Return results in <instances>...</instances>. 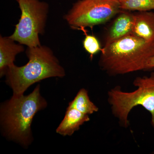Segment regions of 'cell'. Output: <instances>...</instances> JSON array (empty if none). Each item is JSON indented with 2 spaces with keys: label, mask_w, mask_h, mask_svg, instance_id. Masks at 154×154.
I'll list each match as a JSON object with an SVG mask.
<instances>
[{
  "label": "cell",
  "mask_w": 154,
  "mask_h": 154,
  "mask_svg": "<svg viewBox=\"0 0 154 154\" xmlns=\"http://www.w3.org/2000/svg\"><path fill=\"white\" fill-rule=\"evenodd\" d=\"M47 106L40 94L39 85L27 96L13 94L1 107V125L5 136L23 146H28L33 141L31 125L33 117Z\"/></svg>",
  "instance_id": "cell-1"
},
{
  "label": "cell",
  "mask_w": 154,
  "mask_h": 154,
  "mask_svg": "<svg viewBox=\"0 0 154 154\" xmlns=\"http://www.w3.org/2000/svg\"><path fill=\"white\" fill-rule=\"evenodd\" d=\"M153 56L154 42L131 33L103 47L99 65L107 75L114 76L144 71Z\"/></svg>",
  "instance_id": "cell-2"
},
{
  "label": "cell",
  "mask_w": 154,
  "mask_h": 154,
  "mask_svg": "<svg viewBox=\"0 0 154 154\" xmlns=\"http://www.w3.org/2000/svg\"><path fill=\"white\" fill-rule=\"evenodd\" d=\"M29 61L22 66L13 65L6 72V83L13 94H24L30 86L42 80L52 78H63L65 71L50 48L45 45L27 48Z\"/></svg>",
  "instance_id": "cell-3"
},
{
  "label": "cell",
  "mask_w": 154,
  "mask_h": 154,
  "mask_svg": "<svg viewBox=\"0 0 154 154\" xmlns=\"http://www.w3.org/2000/svg\"><path fill=\"white\" fill-rule=\"evenodd\" d=\"M133 85L137 88L131 92L122 91L119 86L108 91L107 102L111 113L118 119L120 126L127 128L131 111L134 107L142 106L150 113L154 128V72L149 76L136 77Z\"/></svg>",
  "instance_id": "cell-4"
},
{
  "label": "cell",
  "mask_w": 154,
  "mask_h": 154,
  "mask_svg": "<svg viewBox=\"0 0 154 154\" xmlns=\"http://www.w3.org/2000/svg\"><path fill=\"white\" fill-rule=\"evenodd\" d=\"M21 11L20 19L14 33L9 36L14 41L28 47L41 45L39 35L45 32L48 4L39 0H16Z\"/></svg>",
  "instance_id": "cell-5"
},
{
  "label": "cell",
  "mask_w": 154,
  "mask_h": 154,
  "mask_svg": "<svg viewBox=\"0 0 154 154\" xmlns=\"http://www.w3.org/2000/svg\"><path fill=\"white\" fill-rule=\"evenodd\" d=\"M122 11L117 0H79L64 19L70 28L82 30L107 23Z\"/></svg>",
  "instance_id": "cell-6"
},
{
  "label": "cell",
  "mask_w": 154,
  "mask_h": 154,
  "mask_svg": "<svg viewBox=\"0 0 154 154\" xmlns=\"http://www.w3.org/2000/svg\"><path fill=\"white\" fill-rule=\"evenodd\" d=\"M133 24L134 14L130 11H120L105 33L104 47L131 33Z\"/></svg>",
  "instance_id": "cell-7"
},
{
  "label": "cell",
  "mask_w": 154,
  "mask_h": 154,
  "mask_svg": "<svg viewBox=\"0 0 154 154\" xmlns=\"http://www.w3.org/2000/svg\"><path fill=\"white\" fill-rule=\"evenodd\" d=\"M10 36H0V76L5 75L7 69L14 64L16 56L25 51L23 45L16 43Z\"/></svg>",
  "instance_id": "cell-8"
},
{
  "label": "cell",
  "mask_w": 154,
  "mask_h": 154,
  "mask_svg": "<svg viewBox=\"0 0 154 154\" xmlns=\"http://www.w3.org/2000/svg\"><path fill=\"white\" fill-rule=\"evenodd\" d=\"M131 33L146 41L154 42V12L149 11L134 13Z\"/></svg>",
  "instance_id": "cell-9"
},
{
  "label": "cell",
  "mask_w": 154,
  "mask_h": 154,
  "mask_svg": "<svg viewBox=\"0 0 154 154\" xmlns=\"http://www.w3.org/2000/svg\"><path fill=\"white\" fill-rule=\"evenodd\" d=\"M90 120L89 115L68 107L63 120L57 128L56 132L63 136H72L79 129L81 125Z\"/></svg>",
  "instance_id": "cell-10"
},
{
  "label": "cell",
  "mask_w": 154,
  "mask_h": 154,
  "mask_svg": "<svg viewBox=\"0 0 154 154\" xmlns=\"http://www.w3.org/2000/svg\"><path fill=\"white\" fill-rule=\"evenodd\" d=\"M69 107L74 108L84 114L90 115L98 112L99 109L91 101L88 91L82 88L77 93L74 99L70 102Z\"/></svg>",
  "instance_id": "cell-11"
},
{
  "label": "cell",
  "mask_w": 154,
  "mask_h": 154,
  "mask_svg": "<svg viewBox=\"0 0 154 154\" xmlns=\"http://www.w3.org/2000/svg\"><path fill=\"white\" fill-rule=\"evenodd\" d=\"M119 3L122 11L143 12L154 10V0H122Z\"/></svg>",
  "instance_id": "cell-12"
},
{
  "label": "cell",
  "mask_w": 154,
  "mask_h": 154,
  "mask_svg": "<svg viewBox=\"0 0 154 154\" xmlns=\"http://www.w3.org/2000/svg\"><path fill=\"white\" fill-rule=\"evenodd\" d=\"M85 37L83 41V47L85 50L90 54L92 59L93 56L101 51L100 43L98 38L93 35L85 33Z\"/></svg>",
  "instance_id": "cell-13"
},
{
  "label": "cell",
  "mask_w": 154,
  "mask_h": 154,
  "mask_svg": "<svg viewBox=\"0 0 154 154\" xmlns=\"http://www.w3.org/2000/svg\"><path fill=\"white\" fill-rule=\"evenodd\" d=\"M154 69V56L149 60L146 64L144 71H149Z\"/></svg>",
  "instance_id": "cell-14"
},
{
  "label": "cell",
  "mask_w": 154,
  "mask_h": 154,
  "mask_svg": "<svg viewBox=\"0 0 154 154\" xmlns=\"http://www.w3.org/2000/svg\"><path fill=\"white\" fill-rule=\"evenodd\" d=\"M117 1H118L119 2H120V1H122V0H117Z\"/></svg>",
  "instance_id": "cell-15"
},
{
  "label": "cell",
  "mask_w": 154,
  "mask_h": 154,
  "mask_svg": "<svg viewBox=\"0 0 154 154\" xmlns=\"http://www.w3.org/2000/svg\"></svg>",
  "instance_id": "cell-16"
}]
</instances>
